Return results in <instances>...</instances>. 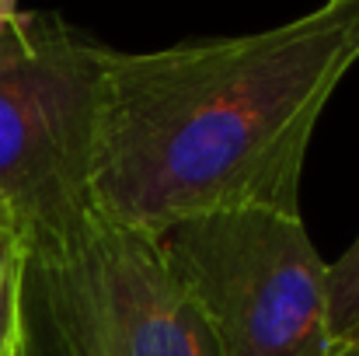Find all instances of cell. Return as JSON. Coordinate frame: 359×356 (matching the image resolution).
<instances>
[{"label":"cell","instance_id":"cell-1","mask_svg":"<svg viewBox=\"0 0 359 356\" xmlns=\"http://www.w3.org/2000/svg\"><path fill=\"white\" fill-rule=\"evenodd\" d=\"M356 63V0H325L244 35L147 53L105 46L91 206L147 235L234 206L300 213L314 129Z\"/></svg>","mask_w":359,"mask_h":356},{"label":"cell","instance_id":"cell-2","mask_svg":"<svg viewBox=\"0 0 359 356\" xmlns=\"http://www.w3.org/2000/svg\"><path fill=\"white\" fill-rule=\"evenodd\" d=\"M28 217L21 356H213L157 237L88 192Z\"/></svg>","mask_w":359,"mask_h":356},{"label":"cell","instance_id":"cell-3","mask_svg":"<svg viewBox=\"0 0 359 356\" xmlns=\"http://www.w3.org/2000/svg\"><path fill=\"white\" fill-rule=\"evenodd\" d=\"M213 356H339L328 265L304 213L234 206L157 231Z\"/></svg>","mask_w":359,"mask_h":356},{"label":"cell","instance_id":"cell-4","mask_svg":"<svg viewBox=\"0 0 359 356\" xmlns=\"http://www.w3.org/2000/svg\"><path fill=\"white\" fill-rule=\"evenodd\" d=\"M105 46L60 14H18L0 39V196L21 213L88 192Z\"/></svg>","mask_w":359,"mask_h":356},{"label":"cell","instance_id":"cell-5","mask_svg":"<svg viewBox=\"0 0 359 356\" xmlns=\"http://www.w3.org/2000/svg\"><path fill=\"white\" fill-rule=\"evenodd\" d=\"M25 283H28V217L0 196V356L25 346Z\"/></svg>","mask_w":359,"mask_h":356},{"label":"cell","instance_id":"cell-6","mask_svg":"<svg viewBox=\"0 0 359 356\" xmlns=\"http://www.w3.org/2000/svg\"><path fill=\"white\" fill-rule=\"evenodd\" d=\"M332 332L342 346H359V237L328 265Z\"/></svg>","mask_w":359,"mask_h":356},{"label":"cell","instance_id":"cell-7","mask_svg":"<svg viewBox=\"0 0 359 356\" xmlns=\"http://www.w3.org/2000/svg\"><path fill=\"white\" fill-rule=\"evenodd\" d=\"M18 14H21V11H14V7H7V4L0 0V39H4V35H7V28L18 21Z\"/></svg>","mask_w":359,"mask_h":356},{"label":"cell","instance_id":"cell-8","mask_svg":"<svg viewBox=\"0 0 359 356\" xmlns=\"http://www.w3.org/2000/svg\"><path fill=\"white\" fill-rule=\"evenodd\" d=\"M339 356H359V346H346V350H342Z\"/></svg>","mask_w":359,"mask_h":356},{"label":"cell","instance_id":"cell-9","mask_svg":"<svg viewBox=\"0 0 359 356\" xmlns=\"http://www.w3.org/2000/svg\"><path fill=\"white\" fill-rule=\"evenodd\" d=\"M4 4H7V7H14V11H18V0H4Z\"/></svg>","mask_w":359,"mask_h":356},{"label":"cell","instance_id":"cell-10","mask_svg":"<svg viewBox=\"0 0 359 356\" xmlns=\"http://www.w3.org/2000/svg\"><path fill=\"white\" fill-rule=\"evenodd\" d=\"M356 4H359V0H356Z\"/></svg>","mask_w":359,"mask_h":356}]
</instances>
